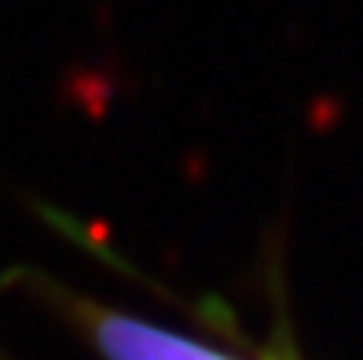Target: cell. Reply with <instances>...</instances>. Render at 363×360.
Wrapping results in <instances>:
<instances>
[{"mask_svg":"<svg viewBox=\"0 0 363 360\" xmlns=\"http://www.w3.org/2000/svg\"><path fill=\"white\" fill-rule=\"evenodd\" d=\"M48 298L59 316L84 334L103 360H275V356H239L220 342L155 324L140 312H125L96 298H84L67 287H52Z\"/></svg>","mask_w":363,"mask_h":360,"instance_id":"cell-1","label":"cell"}]
</instances>
